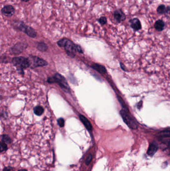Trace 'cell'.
<instances>
[{
	"label": "cell",
	"mask_w": 170,
	"mask_h": 171,
	"mask_svg": "<svg viewBox=\"0 0 170 171\" xmlns=\"http://www.w3.org/2000/svg\"><path fill=\"white\" fill-rule=\"evenodd\" d=\"M121 116L123 118V121L125 123L126 125L132 129H136L138 128V126L137 125L136 123L134 121L125 110H122L120 112Z\"/></svg>",
	"instance_id": "obj_4"
},
{
	"label": "cell",
	"mask_w": 170,
	"mask_h": 171,
	"mask_svg": "<svg viewBox=\"0 0 170 171\" xmlns=\"http://www.w3.org/2000/svg\"><path fill=\"white\" fill-rule=\"evenodd\" d=\"M27 44L23 43H18L14 46L12 49V51L15 54H20L26 48Z\"/></svg>",
	"instance_id": "obj_9"
},
{
	"label": "cell",
	"mask_w": 170,
	"mask_h": 171,
	"mask_svg": "<svg viewBox=\"0 0 170 171\" xmlns=\"http://www.w3.org/2000/svg\"><path fill=\"white\" fill-rule=\"evenodd\" d=\"M12 63L15 66H16L19 70H22L26 69L30 66V61L26 58L16 57L12 59Z\"/></svg>",
	"instance_id": "obj_3"
},
{
	"label": "cell",
	"mask_w": 170,
	"mask_h": 171,
	"mask_svg": "<svg viewBox=\"0 0 170 171\" xmlns=\"http://www.w3.org/2000/svg\"><path fill=\"white\" fill-rule=\"evenodd\" d=\"M34 113L37 116H41L44 113V109L41 106H37L34 109Z\"/></svg>",
	"instance_id": "obj_19"
},
{
	"label": "cell",
	"mask_w": 170,
	"mask_h": 171,
	"mask_svg": "<svg viewBox=\"0 0 170 171\" xmlns=\"http://www.w3.org/2000/svg\"><path fill=\"white\" fill-rule=\"evenodd\" d=\"M19 171H27L26 170H25V169H22V170H19Z\"/></svg>",
	"instance_id": "obj_29"
},
{
	"label": "cell",
	"mask_w": 170,
	"mask_h": 171,
	"mask_svg": "<svg viewBox=\"0 0 170 171\" xmlns=\"http://www.w3.org/2000/svg\"><path fill=\"white\" fill-rule=\"evenodd\" d=\"M12 25L15 29L25 33V34L29 27V26L26 25L24 22L21 20H14L12 21Z\"/></svg>",
	"instance_id": "obj_5"
},
{
	"label": "cell",
	"mask_w": 170,
	"mask_h": 171,
	"mask_svg": "<svg viewBox=\"0 0 170 171\" xmlns=\"http://www.w3.org/2000/svg\"><path fill=\"white\" fill-rule=\"evenodd\" d=\"M130 26L134 31H138L142 29V25L140 21L137 18H134L129 21Z\"/></svg>",
	"instance_id": "obj_8"
},
{
	"label": "cell",
	"mask_w": 170,
	"mask_h": 171,
	"mask_svg": "<svg viewBox=\"0 0 170 171\" xmlns=\"http://www.w3.org/2000/svg\"><path fill=\"white\" fill-rule=\"evenodd\" d=\"M97 20H98V22L100 23V25H102V26H104V25L107 24V18H106L105 17H100Z\"/></svg>",
	"instance_id": "obj_21"
},
{
	"label": "cell",
	"mask_w": 170,
	"mask_h": 171,
	"mask_svg": "<svg viewBox=\"0 0 170 171\" xmlns=\"http://www.w3.org/2000/svg\"><path fill=\"white\" fill-rule=\"evenodd\" d=\"M80 119L81 121L82 122L83 125H85L86 128L88 130V131H91L92 130V126L91 125L90 123L88 121V119L82 115H80Z\"/></svg>",
	"instance_id": "obj_13"
},
{
	"label": "cell",
	"mask_w": 170,
	"mask_h": 171,
	"mask_svg": "<svg viewBox=\"0 0 170 171\" xmlns=\"http://www.w3.org/2000/svg\"><path fill=\"white\" fill-rule=\"evenodd\" d=\"M2 13L5 16L11 17L15 14V9L12 5H6L1 10Z\"/></svg>",
	"instance_id": "obj_7"
},
{
	"label": "cell",
	"mask_w": 170,
	"mask_h": 171,
	"mask_svg": "<svg viewBox=\"0 0 170 171\" xmlns=\"http://www.w3.org/2000/svg\"><path fill=\"white\" fill-rule=\"evenodd\" d=\"M7 149V144L1 142V152H3L6 151Z\"/></svg>",
	"instance_id": "obj_22"
},
{
	"label": "cell",
	"mask_w": 170,
	"mask_h": 171,
	"mask_svg": "<svg viewBox=\"0 0 170 171\" xmlns=\"http://www.w3.org/2000/svg\"><path fill=\"white\" fill-rule=\"evenodd\" d=\"M158 136L160 138L170 137V130H165L158 134Z\"/></svg>",
	"instance_id": "obj_18"
},
{
	"label": "cell",
	"mask_w": 170,
	"mask_h": 171,
	"mask_svg": "<svg viewBox=\"0 0 170 171\" xmlns=\"http://www.w3.org/2000/svg\"><path fill=\"white\" fill-rule=\"evenodd\" d=\"M48 82L50 83H57L60 86L62 89H66V90H70V87L67 84V81L66 80L65 78L60 75V74H56L54 76L53 78H50L48 80Z\"/></svg>",
	"instance_id": "obj_2"
},
{
	"label": "cell",
	"mask_w": 170,
	"mask_h": 171,
	"mask_svg": "<svg viewBox=\"0 0 170 171\" xmlns=\"http://www.w3.org/2000/svg\"><path fill=\"white\" fill-rule=\"evenodd\" d=\"M166 7L165 5L164 4L159 5L158 8H157V12L159 15H164L165 13Z\"/></svg>",
	"instance_id": "obj_16"
},
{
	"label": "cell",
	"mask_w": 170,
	"mask_h": 171,
	"mask_svg": "<svg viewBox=\"0 0 170 171\" xmlns=\"http://www.w3.org/2000/svg\"><path fill=\"white\" fill-rule=\"evenodd\" d=\"M57 45L61 47L65 48L67 54L70 56H75V53L77 52V45H75L71 41L67 38H63L58 41Z\"/></svg>",
	"instance_id": "obj_1"
},
{
	"label": "cell",
	"mask_w": 170,
	"mask_h": 171,
	"mask_svg": "<svg viewBox=\"0 0 170 171\" xmlns=\"http://www.w3.org/2000/svg\"><path fill=\"white\" fill-rule=\"evenodd\" d=\"M168 147H169V149H170V141L169 142V144H168Z\"/></svg>",
	"instance_id": "obj_30"
},
{
	"label": "cell",
	"mask_w": 170,
	"mask_h": 171,
	"mask_svg": "<svg viewBox=\"0 0 170 171\" xmlns=\"http://www.w3.org/2000/svg\"><path fill=\"white\" fill-rule=\"evenodd\" d=\"M1 142L7 144H10L11 142V140L7 135H4L2 136Z\"/></svg>",
	"instance_id": "obj_20"
},
{
	"label": "cell",
	"mask_w": 170,
	"mask_h": 171,
	"mask_svg": "<svg viewBox=\"0 0 170 171\" xmlns=\"http://www.w3.org/2000/svg\"><path fill=\"white\" fill-rule=\"evenodd\" d=\"M76 48H77V51L80 53H83V51H82V49L81 48L80 46V45H77L76 46Z\"/></svg>",
	"instance_id": "obj_26"
},
{
	"label": "cell",
	"mask_w": 170,
	"mask_h": 171,
	"mask_svg": "<svg viewBox=\"0 0 170 171\" xmlns=\"http://www.w3.org/2000/svg\"><path fill=\"white\" fill-rule=\"evenodd\" d=\"M13 171V169H12V168L10 167H6L3 169V171Z\"/></svg>",
	"instance_id": "obj_27"
},
{
	"label": "cell",
	"mask_w": 170,
	"mask_h": 171,
	"mask_svg": "<svg viewBox=\"0 0 170 171\" xmlns=\"http://www.w3.org/2000/svg\"><path fill=\"white\" fill-rule=\"evenodd\" d=\"M26 34L28 36H29L31 38H32L36 37V35H37V34H36V32L35 31V30H34L32 27L30 26H29V27H28L27 31L26 33Z\"/></svg>",
	"instance_id": "obj_15"
},
{
	"label": "cell",
	"mask_w": 170,
	"mask_h": 171,
	"mask_svg": "<svg viewBox=\"0 0 170 171\" xmlns=\"http://www.w3.org/2000/svg\"><path fill=\"white\" fill-rule=\"evenodd\" d=\"M158 146L155 143H152L149 146L148 151H147V154L149 156H153L158 150Z\"/></svg>",
	"instance_id": "obj_12"
},
{
	"label": "cell",
	"mask_w": 170,
	"mask_h": 171,
	"mask_svg": "<svg viewBox=\"0 0 170 171\" xmlns=\"http://www.w3.org/2000/svg\"><path fill=\"white\" fill-rule=\"evenodd\" d=\"M92 67L95 70H96L97 72L100 73H101V74H105L106 73V70L105 68L102 66V65L95 64L92 65Z\"/></svg>",
	"instance_id": "obj_14"
},
{
	"label": "cell",
	"mask_w": 170,
	"mask_h": 171,
	"mask_svg": "<svg viewBox=\"0 0 170 171\" xmlns=\"http://www.w3.org/2000/svg\"><path fill=\"white\" fill-rule=\"evenodd\" d=\"M165 16L168 19H170V6H167L165 13L164 14Z\"/></svg>",
	"instance_id": "obj_23"
},
{
	"label": "cell",
	"mask_w": 170,
	"mask_h": 171,
	"mask_svg": "<svg viewBox=\"0 0 170 171\" xmlns=\"http://www.w3.org/2000/svg\"><path fill=\"white\" fill-rule=\"evenodd\" d=\"M37 48L41 52H45L47 49V45L44 42H39L37 44Z\"/></svg>",
	"instance_id": "obj_17"
},
{
	"label": "cell",
	"mask_w": 170,
	"mask_h": 171,
	"mask_svg": "<svg viewBox=\"0 0 170 171\" xmlns=\"http://www.w3.org/2000/svg\"><path fill=\"white\" fill-rule=\"evenodd\" d=\"M92 155H91V154H90L89 156H88L87 159L86 160L85 163L86 165H88V164H90V163L91 162V160H92Z\"/></svg>",
	"instance_id": "obj_25"
},
{
	"label": "cell",
	"mask_w": 170,
	"mask_h": 171,
	"mask_svg": "<svg viewBox=\"0 0 170 171\" xmlns=\"http://www.w3.org/2000/svg\"><path fill=\"white\" fill-rule=\"evenodd\" d=\"M113 17L117 23H120L126 19V16L123 11L121 9H117L113 12Z\"/></svg>",
	"instance_id": "obj_6"
},
{
	"label": "cell",
	"mask_w": 170,
	"mask_h": 171,
	"mask_svg": "<svg viewBox=\"0 0 170 171\" xmlns=\"http://www.w3.org/2000/svg\"><path fill=\"white\" fill-rule=\"evenodd\" d=\"M32 59L35 67L45 66L47 65V62L46 61L37 57H32Z\"/></svg>",
	"instance_id": "obj_10"
},
{
	"label": "cell",
	"mask_w": 170,
	"mask_h": 171,
	"mask_svg": "<svg viewBox=\"0 0 170 171\" xmlns=\"http://www.w3.org/2000/svg\"><path fill=\"white\" fill-rule=\"evenodd\" d=\"M165 23L163 20L159 19L156 21L154 24L155 29L158 32H162L165 29Z\"/></svg>",
	"instance_id": "obj_11"
},
{
	"label": "cell",
	"mask_w": 170,
	"mask_h": 171,
	"mask_svg": "<svg viewBox=\"0 0 170 171\" xmlns=\"http://www.w3.org/2000/svg\"><path fill=\"white\" fill-rule=\"evenodd\" d=\"M58 124L61 127H63L65 126V121L62 118H60L57 121Z\"/></svg>",
	"instance_id": "obj_24"
},
{
	"label": "cell",
	"mask_w": 170,
	"mask_h": 171,
	"mask_svg": "<svg viewBox=\"0 0 170 171\" xmlns=\"http://www.w3.org/2000/svg\"><path fill=\"white\" fill-rule=\"evenodd\" d=\"M21 1L23 2H28L30 1V0H21Z\"/></svg>",
	"instance_id": "obj_28"
}]
</instances>
